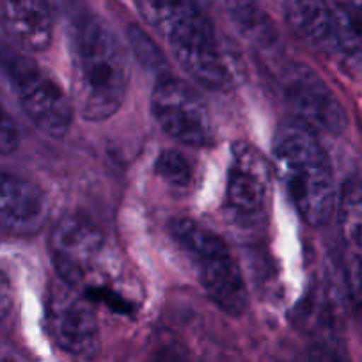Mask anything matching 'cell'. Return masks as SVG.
I'll use <instances>...</instances> for the list:
<instances>
[{
  "mask_svg": "<svg viewBox=\"0 0 362 362\" xmlns=\"http://www.w3.org/2000/svg\"><path fill=\"white\" fill-rule=\"evenodd\" d=\"M135 4L194 82L211 90L235 89L238 69L218 40L208 9L196 0H135Z\"/></svg>",
  "mask_w": 362,
  "mask_h": 362,
  "instance_id": "1",
  "label": "cell"
},
{
  "mask_svg": "<svg viewBox=\"0 0 362 362\" xmlns=\"http://www.w3.org/2000/svg\"><path fill=\"white\" fill-rule=\"evenodd\" d=\"M127 55L102 18L82 15L73 27V105L86 121H105L124 103Z\"/></svg>",
  "mask_w": 362,
  "mask_h": 362,
  "instance_id": "2",
  "label": "cell"
},
{
  "mask_svg": "<svg viewBox=\"0 0 362 362\" xmlns=\"http://www.w3.org/2000/svg\"><path fill=\"white\" fill-rule=\"evenodd\" d=\"M272 167L298 215L311 226H325L337 204L332 165L315 132L302 123H286L272 144Z\"/></svg>",
  "mask_w": 362,
  "mask_h": 362,
  "instance_id": "3",
  "label": "cell"
},
{
  "mask_svg": "<svg viewBox=\"0 0 362 362\" xmlns=\"http://www.w3.org/2000/svg\"><path fill=\"white\" fill-rule=\"evenodd\" d=\"M48 249L59 279L86 293L93 302L100 298L117 308L119 295L105 281L107 274L110 276L109 242L96 224L78 215L61 218L52 229ZM121 302L130 308L128 302Z\"/></svg>",
  "mask_w": 362,
  "mask_h": 362,
  "instance_id": "4",
  "label": "cell"
},
{
  "mask_svg": "<svg viewBox=\"0 0 362 362\" xmlns=\"http://www.w3.org/2000/svg\"><path fill=\"white\" fill-rule=\"evenodd\" d=\"M170 233L190 257L199 283L218 309L229 316H242L249 308V293L238 263L221 236L194 218L181 217L170 224Z\"/></svg>",
  "mask_w": 362,
  "mask_h": 362,
  "instance_id": "5",
  "label": "cell"
},
{
  "mask_svg": "<svg viewBox=\"0 0 362 362\" xmlns=\"http://www.w3.org/2000/svg\"><path fill=\"white\" fill-rule=\"evenodd\" d=\"M0 69L15 89L23 112L45 135L61 139L75 116L73 100L33 57L0 40Z\"/></svg>",
  "mask_w": 362,
  "mask_h": 362,
  "instance_id": "6",
  "label": "cell"
},
{
  "mask_svg": "<svg viewBox=\"0 0 362 362\" xmlns=\"http://www.w3.org/2000/svg\"><path fill=\"white\" fill-rule=\"evenodd\" d=\"M274 174L263 153L247 142H235L226 181V217L242 229L261 228L268 221Z\"/></svg>",
  "mask_w": 362,
  "mask_h": 362,
  "instance_id": "7",
  "label": "cell"
},
{
  "mask_svg": "<svg viewBox=\"0 0 362 362\" xmlns=\"http://www.w3.org/2000/svg\"><path fill=\"white\" fill-rule=\"evenodd\" d=\"M47 329L55 346L76 362H90L100 351V325L93 300L62 279L47 293Z\"/></svg>",
  "mask_w": 362,
  "mask_h": 362,
  "instance_id": "8",
  "label": "cell"
},
{
  "mask_svg": "<svg viewBox=\"0 0 362 362\" xmlns=\"http://www.w3.org/2000/svg\"><path fill=\"white\" fill-rule=\"evenodd\" d=\"M151 112L167 135L187 146H208L214 141L210 109L187 82L165 76L156 80L151 93Z\"/></svg>",
  "mask_w": 362,
  "mask_h": 362,
  "instance_id": "9",
  "label": "cell"
},
{
  "mask_svg": "<svg viewBox=\"0 0 362 362\" xmlns=\"http://www.w3.org/2000/svg\"><path fill=\"white\" fill-rule=\"evenodd\" d=\"M281 86L298 123L329 135L346 130L348 116L343 103L315 69L305 64L288 66L281 75Z\"/></svg>",
  "mask_w": 362,
  "mask_h": 362,
  "instance_id": "10",
  "label": "cell"
},
{
  "mask_svg": "<svg viewBox=\"0 0 362 362\" xmlns=\"http://www.w3.org/2000/svg\"><path fill=\"white\" fill-rule=\"evenodd\" d=\"M50 206L43 190L16 174L0 173V233L36 235L47 224Z\"/></svg>",
  "mask_w": 362,
  "mask_h": 362,
  "instance_id": "11",
  "label": "cell"
},
{
  "mask_svg": "<svg viewBox=\"0 0 362 362\" xmlns=\"http://www.w3.org/2000/svg\"><path fill=\"white\" fill-rule=\"evenodd\" d=\"M0 30L23 52L50 47L54 18L47 0H0Z\"/></svg>",
  "mask_w": 362,
  "mask_h": 362,
  "instance_id": "12",
  "label": "cell"
},
{
  "mask_svg": "<svg viewBox=\"0 0 362 362\" xmlns=\"http://www.w3.org/2000/svg\"><path fill=\"white\" fill-rule=\"evenodd\" d=\"M284 18L308 45L327 54L339 52L336 23L327 0H284Z\"/></svg>",
  "mask_w": 362,
  "mask_h": 362,
  "instance_id": "13",
  "label": "cell"
},
{
  "mask_svg": "<svg viewBox=\"0 0 362 362\" xmlns=\"http://www.w3.org/2000/svg\"><path fill=\"white\" fill-rule=\"evenodd\" d=\"M226 9L240 36L267 59L279 57L283 52L279 30L256 0H226Z\"/></svg>",
  "mask_w": 362,
  "mask_h": 362,
  "instance_id": "14",
  "label": "cell"
},
{
  "mask_svg": "<svg viewBox=\"0 0 362 362\" xmlns=\"http://www.w3.org/2000/svg\"><path fill=\"white\" fill-rule=\"evenodd\" d=\"M341 236L350 254L362 256V181L350 180L337 199Z\"/></svg>",
  "mask_w": 362,
  "mask_h": 362,
  "instance_id": "15",
  "label": "cell"
},
{
  "mask_svg": "<svg viewBox=\"0 0 362 362\" xmlns=\"http://www.w3.org/2000/svg\"><path fill=\"white\" fill-rule=\"evenodd\" d=\"M293 362H351L344 330H325L305 336V344Z\"/></svg>",
  "mask_w": 362,
  "mask_h": 362,
  "instance_id": "16",
  "label": "cell"
},
{
  "mask_svg": "<svg viewBox=\"0 0 362 362\" xmlns=\"http://www.w3.org/2000/svg\"><path fill=\"white\" fill-rule=\"evenodd\" d=\"M127 36L137 61L148 71H151L156 76V80L169 76V66H167L165 55L146 30H142L139 25H130L127 30Z\"/></svg>",
  "mask_w": 362,
  "mask_h": 362,
  "instance_id": "17",
  "label": "cell"
},
{
  "mask_svg": "<svg viewBox=\"0 0 362 362\" xmlns=\"http://www.w3.org/2000/svg\"><path fill=\"white\" fill-rule=\"evenodd\" d=\"M155 170L160 177L169 185L183 189V187L190 185L194 180V163L187 155L176 149H169L163 151L162 155L156 158Z\"/></svg>",
  "mask_w": 362,
  "mask_h": 362,
  "instance_id": "18",
  "label": "cell"
},
{
  "mask_svg": "<svg viewBox=\"0 0 362 362\" xmlns=\"http://www.w3.org/2000/svg\"><path fill=\"white\" fill-rule=\"evenodd\" d=\"M336 23L337 45L339 52L350 55L362 54V11L343 13L332 11Z\"/></svg>",
  "mask_w": 362,
  "mask_h": 362,
  "instance_id": "19",
  "label": "cell"
},
{
  "mask_svg": "<svg viewBox=\"0 0 362 362\" xmlns=\"http://www.w3.org/2000/svg\"><path fill=\"white\" fill-rule=\"evenodd\" d=\"M344 284H346L351 315L362 329V256H357V254L350 256L346 270H344Z\"/></svg>",
  "mask_w": 362,
  "mask_h": 362,
  "instance_id": "20",
  "label": "cell"
},
{
  "mask_svg": "<svg viewBox=\"0 0 362 362\" xmlns=\"http://www.w3.org/2000/svg\"><path fill=\"white\" fill-rule=\"evenodd\" d=\"M20 146V130L16 121L0 102V155H11Z\"/></svg>",
  "mask_w": 362,
  "mask_h": 362,
  "instance_id": "21",
  "label": "cell"
},
{
  "mask_svg": "<svg viewBox=\"0 0 362 362\" xmlns=\"http://www.w3.org/2000/svg\"><path fill=\"white\" fill-rule=\"evenodd\" d=\"M144 362H190L189 351L181 343L173 339L162 341L148 354Z\"/></svg>",
  "mask_w": 362,
  "mask_h": 362,
  "instance_id": "22",
  "label": "cell"
},
{
  "mask_svg": "<svg viewBox=\"0 0 362 362\" xmlns=\"http://www.w3.org/2000/svg\"><path fill=\"white\" fill-rule=\"evenodd\" d=\"M15 305V288L6 268L0 267V332L8 323Z\"/></svg>",
  "mask_w": 362,
  "mask_h": 362,
  "instance_id": "23",
  "label": "cell"
},
{
  "mask_svg": "<svg viewBox=\"0 0 362 362\" xmlns=\"http://www.w3.org/2000/svg\"><path fill=\"white\" fill-rule=\"evenodd\" d=\"M332 11L358 13L362 11V0H327Z\"/></svg>",
  "mask_w": 362,
  "mask_h": 362,
  "instance_id": "24",
  "label": "cell"
},
{
  "mask_svg": "<svg viewBox=\"0 0 362 362\" xmlns=\"http://www.w3.org/2000/svg\"><path fill=\"white\" fill-rule=\"evenodd\" d=\"M196 2H197V4H199V6H203L204 9H208V8H210V6H211V2H214V0H196Z\"/></svg>",
  "mask_w": 362,
  "mask_h": 362,
  "instance_id": "25",
  "label": "cell"
},
{
  "mask_svg": "<svg viewBox=\"0 0 362 362\" xmlns=\"http://www.w3.org/2000/svg\"><path fill=\"white\" fill-rule=\"evenodd\" d=\"M357 114H358V119H361V124H362V98L357 100Z\"/></svg>",
  "mask_w": 362,
  "mask_h": 362,
  "instance_id": "26",
  "label": "cell"
}]
</instances>
